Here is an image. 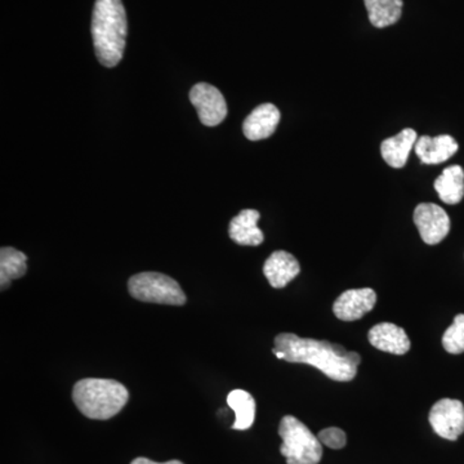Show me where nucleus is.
<instances>
[{"label":"nucleus","instance_id":"9","mask_svg":"<svg viewBox=\"0 0 464 464\" xmlns=\"http://www.w3.org/2000/svg\"><path fill=\"white\" fill-rule=\"evenodd\" d=\"M377 302L373 289H350L342 293L333 304V313L343 322H355L371 313Z\"/></svg>","mask_w":464,"mask_h":464},{"label":"nucleus","instance_id":"19","mask_svg":"<svg viewBox=\"0 0 464 464\" xmlns=\"http://www.w3.org/2000/svg\"><path fill=\"white\" fill-rule=\"evenodd\" d=\"M27 257L20 250L5 246L0 249V286L5 290L11 285L12 280L20 279L26 274Z\"/></svg>","mask_w":464,"mask_h":464},{"label":"nucleus","instance_id":"5","mask_svg":"<svg viewBox=\"0 0 464 464\" xmlns=\"http://www.w3.org/2000/svg\"><path fill=\"white\" fill-rule=\"evenodd\" d=\"M128 289L133 298L141 302L172 306H182L186 304V295L179 284L164 274L134 275L128 282Z\"/></svg>","mask_w":464,"mask_h":464},{"label":"nucleus","instance_id":"13","mask_svg":"<svg viewBox=\"0 0 464 464\" xmlns=\"http://www.w3.org/2000/svg\"><path fill=\"white\" fill-rule=\"evenodd\" d=\"M301 271L297 259L284 250L274 252L264 265V274L268 283L275 289L288 285Z\"/></svg>","mask_w":464,"mask_h":464},{"label":"nucleus","instance_id":"3","mask_svg":"<svg viewBox=\"0 0 464 464\" xmlns=\"http://www.w3.org/2000/svg\"><path fill=\"white\" fill-rule=\"evenodd\" d=\"M130 399L127 387L114 380L85 378L76 382L72 400L90 420H106L118 414Z\"/></svg>","mask_w":464,"mask_h":464},{"label":"nucleus","instance_id":"21","mask_svg":"<svg viewBox=\"0 0 464 464\" xmlns=\"http://www.w3.org/2000/svg\"><path fill=\"white\" fill-rule=\"evenodd\" d=\"M323 445L331 449H342L346 447L347 436L346 433L342 431L337 427H331V429L323 430L317 435Z\"/></svg>","mask_w":464,"mask_h":464},{"label":"nucleus","instance_id":"11","mask_svg":"<svg viewBox=\"0 0 464 464\" xmlns=\"http://www.w3.org/2000/svg\"><path fill=\"white\" fill-rule=\"evenodd\" d=\"M369 342L372 346L393 353V355H405L411 350V340L404 329L392 323H381L369 331Z\"/></svg>","mask_w":464,"mask_h":464},{"label":"nucleus","instance_id":"16","mask_svg":"<svg viewBox=\"0 0 464 464\" xmlns=\"http://www.w3.org/2000/svg\"><path fill=\"white\" fill-rule=\"evenodd\" d=\"M439 198L449 206H456L464 197V170L460 166L445 168L435 181Z\"/></svg>","mask_w":464,"mask_h":464},{"label":"nucleus","instance_id":"2","mask_svg":"<svg viewBox=\"0 0 464 464\" xmlns=\"http://www.w3.org/2000/svg\"><path fill=\"white\" fill-rule=\"evenodd\" d=\"M127 14L121 0H96L92 14V38L101 65L115 67L127 43Z\"/></svg>","mask_w":464,"mask_h":464},{"label":"nucleus","instance_id":"10","mask_svg":"<svg viewBox=\"0 0 464 464\" xmlns=\"http://www.w3.org/2000/svg\"><path fill=\"white\" fill-rule=\"evenodd\" d=\"M280 121V111L273 103H264L250 112L244 121V136L250 141L268 139L276 130Z\"/></svg>","mask_w":464,"mask_h":464},{"label":"nucleus","instance_id":"12","mask_svg":"<svg viewBox=\"0 0 464 464\" xmlns=\"http://www.w3.org/2000/svg\"><path fill=\"white\" fill-rule=\"evenodd\" d=\"M415 154L423 164H441L449 160L459 149L449 134L438 137L422 136L415 143Z\"/></svg>","mask_w":464,"mask_h":464},{"label":"nucleus","instance_id":"6","mask_svg":"<svg viewBox=\"0 0 464 464\" xmlns=\"http://www.w3.org/2000/svg\"><path fill=\"white\" fill-rule=\"evenodd\" d=\"M429 420L440 438L456 441L464 432V405L459 400H439L432 406Z\"/></svg>","mask_w":464,"mask_h":464},{"label":"nucleus","instance_id":"20","mask_svg":"<svg viewBox=\"0 0 464 464\" xmlns=\"http://www.w3.org/2000/svg\"><path fill=\"white\" fill-rule=\"evenodd\" d=\"M445 351L453 355L464 353V314L454 317L453 325L449 326L442 337Z\"/></svg>","mask_w":464,"mask_h":464},{"label":"nucleus","instance_id":"17","mask_svg":"<svg viewBox=\"0 0 464 464\" xmlns=\"http://www.w3.org/2000/svg\"><path fill=\"white\" fill-rule=\"evenodd\" d=\"M227 404L235 411L232 429L246 431L253 426L256 420V401L249 392L244 390L231 391L227 396Z\"/></svg>","mask_w":464,"mask_h":464},{"label":"nucleus","instance_id":"1","mask_svg":"<svg viewBox=\"0 0 464 464\" xmlns=\"http://www.w3.org/2000/svg\"><path fill=\"white\" fill-rule=\"evenodd\" d=\"M275 350L282 351L285 362L315 366L326 377L337 382L353 381L362 362L359 353L347 351L340 344L301 338L292 333L277 335Z\"/></svg>","mask_w":464,"mask_h":464},{"label":"nucleus","instance_id":"4","mask_svg":"<svg viewBox=\"0 0 464 464\" xmlns=\"http://www.w3.org/2000/svg\"><path fill=\"white\" fill-rule=\"evenodd\" d=\"M283 439L280 453L288 464H319L323 457L320 440L293 415H285L279 426Z\"/></svg>","mask_w":464,"mask_h":464},{"label":"nucleus","instance_id":"15","mask_svg":"<svg viewBox=\"0 0 464 464\" xmlns=\"http://www.w3.org/2000/svg\"><path fill=\"white\" fill-rule=\"evenodd\" d=\"M418 141V134L411 128H406L396 136L384 140L381 145L382 158L392 168L405 167L411 149Z\"/></svg>","mask_w":464,"mask_h":464},{"label":"nucleus","instance_id":"18","mask_svg":"<svg viewBox=\"0 0 464 464\" xmlns=\"http://www.w3.org/2000/svg\"><path fill=\"white\" fill-rule=\"evenodd\" d=\"M372 25L383 29L395 25L402 14V0H364Z\"/></svg>","mask_w":464,"mask_h":464},{"label":"nucleus","instance_id":"7","mask_svg":"<svg viewBox=\"0 0 464 464\" xmlns=\"http://www.w3.org/2000/svg\"><path fill=\"white\" fill-rule=\"evenodd\" d=\"M190 101L197 109L201 123L207 127H216L225 121L227 105L221 92L213 85L198 83L190 91Z\"/></svg>","mask_w":464,"mask_h":464},{"label":"nucleus","instance_id":"14","mask_svg":"<svg viewBox=\"0 0 464 464\" xmlns=\"http://www.w3.org/2000/svg\"><path fill=\"white\" fill-rule=\"evenodd\" d=\"M259 213L255 209L241 210L239 215L232 218L228 234L232 241L239 246H257L264 243V232L259 230L257 222Z\"/></svg>","mask_w":464,"mask_h":464},{"label":"nucleus","instance_id":"22","mask_svg":"<svg viewBox=\"0 0 464 464\" xmlns=\"http://www.w3.org/2000/svg\"><path fill=\"white\" fill-rule=\"evenodd\" d=\"M130 464H183V463L179 462V460H169V462H166V463H157V462H154V460L148 459V458H137V459H134L133 462Z\"/></svg>","mask_w":464,"mask_h":464},{"label":"nucleus","instance_id":"8","mask_svg":"<svg viewBox=\"0 0 464 464\" xmlns=\"http://www.w3.org/2000/svg\"><path fill=\"white\" fill-rule=\"evenodd\" d=\"M414 224L420 237L429 246H436L448 237L450 218L441 207L432 203L420 204L414 210Z\"/></svg>","mask_w":464,"mask_h":464}]
</instances>
